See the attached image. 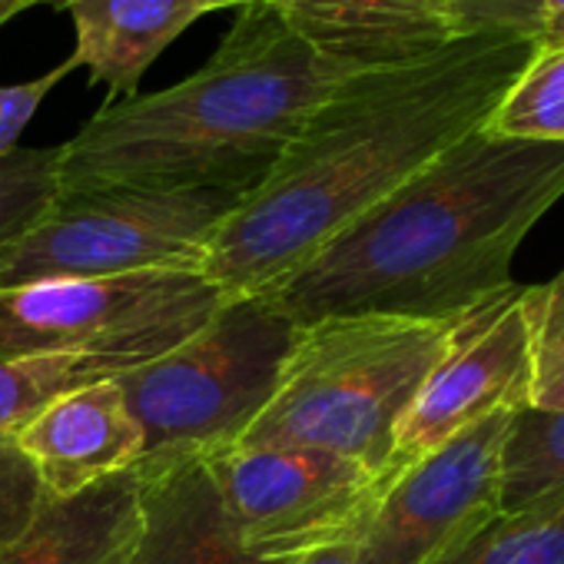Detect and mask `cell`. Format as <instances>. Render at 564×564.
I'll list each match as a JSON object with an SVG mask.
<instances>
[{
    "instance_id": "11",
    "label": "cell",
    "mask_w": 564,
    "mask_h": 564,
    "mask_svg": "<svg viewBox=\"0 0 564 564\" xmlns=\"http://www.w3.org/2000/svg\"><path fill=\"white\" fill-rule=\"evenodd\" d=\"M300 41L356 70L415 64L468 37L462 0H272Z\"/></svg>"
},
{
    "instance_id": "24",
    "label": "cell",
    "mask_w": 564,
    "mask_h": 564,
    "mask_svg": "<svg viewBox=\"0 0 564 564\" xmlns=\"http://www.w3.org/2000/svg\"><path fill=\"white\" fill-rule=\"evenodd\" d=\"M462 21L468 34L511 31L534 41L541 21V0H462Z\"/></svg>"
},
{
    "instance_id": "22",
    "label": "cell",
    "mask_w": 564,
    "mask_h": 564,
    "mask_svg": "<svg viewBox=\"0 0 564 564\" xmlns=\"http://www.w3.org/2000/svg\"><path fill=\"white\" fill-rule=\"evenodd\" d=\"M44 498L47 491L31 458L14 438H0V554L31 528Z\"/></svg>"
},
{
    "instance_id": "25",
    "label": "cell",
    "mask_w": 564,
    "mask_h": 564,
    "mask_svg": "<svg viewBox=\"0 0 564 564\" xmlns=\"http://www.w3.org/2000/svg\"><path fill=\"white\" fill-rule=\"evenodd\" d=\"M534 47H564V0H541Z\"/></svg>"
},
{
    "instance_id": "18",
    "label": "cell",
    "mask_w": 564,
    "mask_h": 564,
    "mask_svg": "<svg viewBox=\"0 0 564 564\" xmlns=\"http://www.w3.org/2000/svg\"><path fill=\"white\" fill-rule=\"evenodd\" d=\"M508 140L564 143V47H538L485 123Z\"/></svg>"
},
{
    "instance_id": "29",
    "label": "cell",
    "mask_w": 564,
    "mask_h": 564,
    "mask_svg": "<svg viewBox=\"0 0 564 564\" xmlns=\"http://www.w3.org/2000/svg\"><path fill=\"white\" fill-rule=\"evenodd\" d=\"M37 4H51V8H70L74 0H37Z\"/></svg>"
},
{
    "instance_id": "5",
    "label": "cell",
    "mask_w": 564,
    "mask_h": 564,
    "mask_svg": "<svg viewBox=\"0 0 564 564\" xmlns=\"http://www.w3.org/2000/svg\"><path fill=\"white\" fill-rule=\"evenodd\" d=\"M303 326L269 296H226L213 319L166 356L120 376L147 452L140 462L239 445L265 412Z\"/></svg>"
},
{
    "instance_id": "16",
    "label": "cell",
    "mask_w": 564,
    "mask_h": 564,
    "mask_svg": "<svg viewBox=\"0 0 564 564\" xmlns=\"http://www.w3.org/2000/svg\"><path fill=\"white\" fill-rule=\"evenodd\" d=\"M557 505H564V412L518 409L501 448L498 514L511 518Z\"/></svg>"
},
{
    "instance_id": "7",
    "label": "cell",
    "mask_w": 564,
    "mask_h": 564,
    "mask_svg": "<svg viewBox=\"0 0 564 564\" xmlns=\"http://www.w3.org/2000/svg\"><path fill=\"white\" fill-rule=\"evenodd\" d=\"M223 303L226 293L203 269L0 290V359L67 352L147 366L199 333Z\"/></svg>"
},
{
    "instance_id": "26",
    "label": "cell",
    "mask_w": 564,
    "mask_h": 564,
    "mask_svg": "<svg viewBox=\"0 0 564 564\" xmlns=\"http://www.w3.org/2000/svg\"><path fill=\"white\" fill-rule=\"evenodd\" d=\"M349 561H352V544H343V547L316 551V554L303 557L300 564H349Z\"/></svg>"
},
{
    "instance_id": "3",
    "label": "cell",
    "mask_w": 564,
    "mask_h": 564,
    "mask_svg": "<svg viewBox=\"0 0 564 564\" xmlns=\"http://www.w3.org/2000/svg\"><path fill=\"white\" fill-rule=\"evenodd\" d=\"M356 70L316 54L272 4L242 8L193 77L107 100L61 147V196L104 189L249 193Z\"/></svg>"
},
{
    "instance_id": "2",
    "label": "cell",
    "mask_w": 564,
    "mask_h": 564,
    "mask_svg": "<svg viewBox=\"0 0 564 564\" xmlns=\"http://www.w3.org/2000/svg\"><path fill=\"white\" fill-rule=\"evenodd\" d=\"M564 196V143L485 127L262 290L300 326L329 316L458 323L514 286L511 259Z\"/></svg>"
},
{
    "instance_id": "19",
    "label": "cell",
    "mask_w": 564,
    "mask_h": 564,
    "mask_svg": "<svg viewBox=\"0 0 564 564\" xmlns=\"http://www.w3.org/2000/svg\"><path fill=\"white\" fill-rule=\"evenodd\" d=\"M435 564H564V505L498 514Z\"/></svg>"
},
{
    "instance_id": "6",
    "label": "cell",
    "mask_w": 564,
    "mask_h": 564,
    "mask_svg": "<svg viewBox=\"0 0 564 564\" xmlns=\"http://www.w3.org/2000/svg\"><path fill=\"white\" fill-rule=\"evenodd\" d=\"M242 196L236 189L57 196L24 236L0 252V290L147 269H203L216 229Z\"/></svg>"
},
{
    "instance_id": "20",
    "label": "cell",
    "mask_w": 564,
    "mask_h": 564,
    "mask_svg": "<svg viewBox=\"0 0 564 564\" xmlns=\"http://www.w3.org/2000/svg\"><path fill=\"white\" fill-rule=\"evenodd\" d=\"M531 346L528 409L564 412V269L541 286H524Z\"/></svg>"
},
{
    "instance_id": "1",
    "label": "cell",
    "mask_w": 564,
    "mask_h": 564,
    "mask_svg": "<svg viewBox=\"0 0 564 564\" xmlns=\"http://www.w3.org/2000/svg\"><path fill=\"white\" fill-rule=\"evenodd\" d=\"M534 51L521 34L481 31L415 64L349 77L223 219L203 272L226 296L293 275L336 232L481 130Z\"/></svg>"
},
{
    "instance_id": "4",
    "label": "cell",
    "mask_w": 564,
    "mask_h": 564,
    "mask_svg": "<svg viewBox=\"0 0 564 564\" xmlns=\"http://www.w3.org/2000/svg\"><path fill=\"white\" fill-rule=\"evenodd\" d=\"M452 336L455 323L405 316H329L303 326L275 395L239 445L343 455L389 485L399 425Z\"/></svg>"
},
{
    "instance_id": "23",
    "label": "cell",
    "mask_w": 564,
    "mask_h": 564,
    "mask_svg": "<svg viewBox=\"0 0 564 564\" xmlns=\"http://www.w3.org/2000/svg\"><path fill=\"white\" fill-rule=\"evenodd\" d=\"M77 70V61L67 57L61 67L47 70L44 77L37 80H28V84H11V87H0V156H8L18 150V140L21 133L28 130V123L34 120V113L41 110V104L51 97V90L70 77Z\"/></svg>"
},
{
    "instance_id": "27",
    "label": "cell",
    "mask_w": 564,
    "mask_h": 564,
    "mask_svg": "<svg viewBox=\"0 0 564 564\" xmlns=\"http://www.w3.org/2000/svg\"><path fill=\"white\" fill-rule=\"evenodd\" d=\"M37 0H0V28H4L11 18H18L21 11H28V8H34Z\"/></svg>"
},
{
    "instance_id": "9",
    "label": "cell",
    "mask_w": 564,
    "mask_h": 564,
    "mask_svg": "<svg viewBox=\"0 0 564 564\" xmlns=\"http://www.w3.org/2000/svg\"><path fill=\"white\" fill-rule=\"evenodd\" d=\"M511 415L491 412L402 468L352 541L349 564H435L491 524Z\"/></svg>"
},
{
    "instance_id": "15",
    "label": "cell",
    "mask_w": 564,
    "mask_h": 564,
    "mask_svg": "<svg viewBox=\"0 0 564 564\" xmlns=\"http://www.w3.org/2000/svg\"><path fill=\"white\" fill-rule=\"evenodd\" d=\"M77 31L74 61L94 84L133 97L150 64L206 8L203 0H74L67 8Z\"/></svg>"
},
{
    "instance_id": "12",
    "label": "cell",
    "mask_w": 564,
    "mask_h": 564,
    "mask_svg": "<svg viewBox=\"0 0 564 564\" xmlns=\"http://www.w3.org/2000/svg\"><path fill=\"white\" fill-rule=\"evenodd\" d=\"M14 442L31 458L47 498H70L104 478L123 475L147 452L143 429L127 405L120 379L94 382L57 399Z\"/></svg>"
},
{
    "instance_id": "17",
    "label": "cell",
    "mask_w": 564,
    "mask_h": 564,
    "mask_svg": "<svg viewBox=\"0 0 564 564\" xmlns=\"http://www.w3.org/2000/svg\"><path fill=\"white\" fill-rule=\"evenodd\" d=\"M140 369L120 356H18L0 359V438H14L57 399Z\"/></svg>"
},
{
    "instance_id": "21",
    "label": "cell",
    "mask_w": 564,
    "mask_h": 564,
    "mask_svg": "<svg viewBox=\"0 0 564 564\" xmlns=\"http://www.w3.org/2000/svg\"><path fill=\"white\" fill-rule=\"evenodd\" d=\"M61 147H18L0 156V252L24 236L61 196Z\"/></svg>"
},
{
    "instance_id": "8",
    "label": "cell",
    "mask_w": 564,
    "mask_h": 564,
    "mask_svg": "<svg viewBox=\"0 0 564 564\" xmlns=\"http://www.w3.org/2000/svg\"><path fill=\"white\" fill-rule=\"evenodd\" d=\"M203 458L242 547L269 561L352 544L386 491L366 465L316 448L232 445Z\"/></svg>"
},
{
    "instance_id": "28",
    "label": "cell",
    "mask_w": 564,
    "mask_h": 564,
    "mask_svg": "<svg viewBox=\"0 0 564 564\" xmlns=\"http://www.w3.org/2000/svg\"><path fill=\"white\" fill-rule=\"evenodd\" d=\"M252 4H272V0H203V8H206V14L209 11H226V8H252Z\"/></svg>"
},
{
    "instance_id": "13",
    "label": "cell",
    "mask_w": 564,
    "mask_h": 564,
    "mask_svg": "<svg viewBox=\"0 0 564 564\" xmlns=\"http://www.w3.org/2000/svg\"><path fill=\"white\" fill-rule=\"evenodd\" d=\"M133 471L140 524L127 564H290L242 547L203 455L140 462Z\"/></svg>"
},
{
    "instance_id": "10",
    "label": "cell",
    "mask_w": 564,
    "mask_h": 564,
    "mask_svg": "<svg viewBox=\"0 0 564 564\" xmlns=\"http://www.w3.org/2000/svg\"><path fill=\"white\" fill-rule=\"evenodd\" d=\"M528 382L531 346L524 286L514 282L511 290L455 323L448 352L399 425L389 481L491 412L528 409Z\"/></svg>"
},
{
    "instance_id": "14",
    "label": "cell",
    "mask_w": 564,
    "mask_h": 564,
    "mask_svg": "<svg viewBox=\"0 0 564 564\" xmlns=\"http://www.w3.org/2000/svg\"><path fill=\"white\" fill-rule=\"evenodd\" d=\"M140 524V478L123 471L70 498H44L0 564H127Z\"/></svg>"
}]
</instances>
